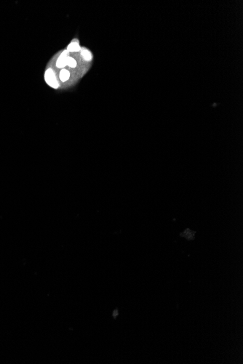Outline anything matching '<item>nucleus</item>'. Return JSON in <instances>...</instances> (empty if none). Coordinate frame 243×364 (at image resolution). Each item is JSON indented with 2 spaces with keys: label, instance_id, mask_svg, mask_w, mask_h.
Returning a JSON list of instances; mask_svg holds the SVG:
<instances>
[{
  "label": "nucleus",
  "instance_id": "20e7f679",
  "mask_svg": "<svg viewBox=\"0 0 243 364\" xmlns=\"http://www.w3.org/2000/svg\"><path fill=\"white\" fill-rule=\"evenodd\" d=\"M70 77V72L66 69H62L60 72V79L62 81H66Z\"/></svg>",
  "mask_w": 243,
  "mask_h": 364
},
{
  "label": "nucleus",
  "instance_id": "f03ea898",
  "mask_svg": "<svg viewBox=\"0 0 243 364\" xmlns=\"http://www.w3.org/2000/svg\"><path fill=\"white\" fill-rule=\"evenodd\" d=\"M69 52L67 50H64L60 54V57L56 62V66L58 68H64L65 66H66V59L69 56Z\"/></svg>",
  "mask_w": 243,
  "mask_h": 364
},
{
  "label": "nucleus",
  "instance_id": "39448f33",
  "mask_svg": "<svg viewBox=\"0 0 243 364\" xmlns=\"http://www.w3.org/2000/svg\"><path fill=\"white\" fill-rule=\"evenodd\" d=\"M81 55H82V58H84V60H87V61H90L92 59V55H91L90 52L86 49H82Z\"/></svg>",
  "mask_w": 243,
  "mask_h": 364
},
{
  "label": "nucleus",
  "instance_id": "423d86ee",
  "mask_svg": "<svg viewBox=\"0 0 243 364\" xmlns=\"http://www.w3.org/2000/svg\"><path fill=\"white\" fill-rule=\"evenodd\" d=\"M66 66H69L71 68H75L76 66H77V62H76V60H74V58H71V57L68 56L67 58H66Z\"/></svg>",
  "mask_w": 243,
  "mask_h": 364
},
{
  "label": "nucleus",
  "instance_id": "f257e3e1",
  "mask_svg": "<svg viewBox=\"0 0 243 364\" xmlns=\"http://www.w3.org/2000/svg\"><path fill=\"white\" fill-rule=\"evenodd\" d=\"M45 79L47 84L54 89H57L59 87V83L57 81L56 74L52 70V69L49 68L46 70L45 74Z\"/></svg>",
  "mask_w": 243,
  "mask_h": 364
},
{
  "label": "nucleus",
  "instance_id": "7ed1b4c3",
  "mask_svg": "<svg viewBox=\"0 0 243 364\" xmlns=\"http://www.w3.org/2000/svg\"><path fill=\"white\" fill-rule=\"evenodd\" d=\"M66 50L68 51L69 52H78V51L81 50V47L79 45L78 41L77 40H74L72 42L70 43L69 46L67 47V49Z\"/></svg>",
  "mask_w": 243,
  "mask_h": 364
}]
</instances>
